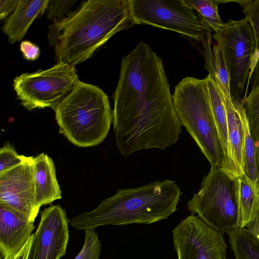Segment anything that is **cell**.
I'll return each mask as SVG.
<instances>
[{"instance_id":"6da1fadb","label":"cell","mask_w":259,"mask_h":259,"mask_svg":"<svg viewBox=\"0 0 259 259\" xmlns=\"http://www.w3.org/2000/svg\"><path fill=\"white\" fill-rule=\"evenodd\" d=\"M113 101L115 138L127 149L161 148L181 133L162 60L144 42L122 58Z\"/></svg>"},{"instance_id":"7a4b0ae2","label":"cell","mask_w":259,"mask_h":259,"mask_svg":"<svg viewBox=\"0 0 259 259\" xmlns=\"http://www.w3.org/2000/svg\"><path fill=\"white\" fill-rule=\"evenodd\" d=\"M128 0H89L49 26L57 63L72 66L90 58L115 33L135 25Z\"/></svg>"},{"instance_id":"3957f363","label":"cell","mask_w":259,"mask_h":259,"mask_svg":"<svg viewBox=\"0 0 259 259\" xmlns=\"http://www.w3.org/2000/svg\"><path fill=\"white\" fill-rule=\"evenodd\" d=\"M182 195L181 188L169 179L119 189L93 210L69 220V224L75 229L85 231L105 225L155 223L177 210Z\"/></svg>"},{"instance_id":"277c9868","label":"cell","mask_w":259,"mask_h":259,"mask_svg":"<svg viewBox=\"0 0 259 259\" xmlns=\"http://www.w3.org/2000/svg\"><path fill=\"white\" fill-rule=\"evenodd\" d=\"M54 110L60 133L79 147L101 143L113 121L106 94L98 87L79 80Z\"/></svg>"},{"instance_id":"5b68a950","label":"cell","mask_w":259,"mask_h":259,"mask_svg":"<svg viewBox=\"0 0 259 259\" xmlns=\"http://www.w3.org/2000/svg\"><path fill=\"white\" fill-rule=\"evenodd\" d=\"M172 100L182 125L211 168H222L231 173L213 117L205 78H184L175 87Z\"/></svg>"},{"instance_id":"8992f818","label":"cell","mask_w":259,"mask_h":259,"mask_svg":"<svg viewBox=\"0 0 259 259\" xmlns=\"http://www.w3.org/2000/svg\"><path fill=\"white\" fill-rule=\"evenodd\" d=\"M191 214L212 229L227 234L241 227L238 178L225 169L211 168L198 192L188 202Z\"/></svg>"},{"instance_id":"52a82bcc","label":"cell","mask_w":259,"mask_h":259,"mask_svg":"<svg viewBox=\"0 0 259 259\" xmlns=\"http://www.w3.org/2000/svg\"><path fill=\"white\" fill-rule=\"evenodd\" d=\"M78 80L74 66L57 63L48 69L16 77L13 88L21 105L27 110L46 107L54 110Z\"/></svg>"},{"instance_id":"ba28073f","label":"cell","mask_w":259,"mask_h":259,"mask_svg":"<svg viewBox=\"0 0 259 259\" xmlns=\"http://www.w3.org/2000/svg\"><path fill=\"white\" fill-rule=\"evenodd\" d=\"M135 24L175 31L197 41L211 33L185 0H128Z\"/></svg>"},{"instance_id":"9c48e42d","label":"cell","mask_w":259,"mask_h":259,"mask_svg":"<svg viewBox=\"0 0 259 259\" xmlns=\"http://www.w3.org/2000/svg\"><path fill=\"white\" fill-rule=\"evenodd\" d=\"M213 38L222 49L230 75L232 98L242 101L255 43L250 24L245 17L224 23Z\"/></svg>"},{"instance_id":"30bf717a","label":"cell","mask_w":259,"mask_h":259,"mask_svg":"<svg viewBox=\"0 0 259 259\" xmlns=\"http://www.w3.org/2000/svg\"><path fill=\"white\" fill-rule=\"evenodd\" d=\"M224 233L191 214L172 230L178 259H228Z\"/></svg>"},{"instance_id":"8fae6325","label":"cell","mask_w":259,"mask_h":259,"mask_svg":"<svg viewBox=\"0 0 259 259\" xmlns=\"http://www.w3.org/2000/svg\"><path fill=\"white\" fill-rule=\"evenodd\" d=\"M0 203L34 223L40 207L36 198L34 157L0 174Z\"/></svg>"},{"instance_id":"7c38bea8","label":"cell","mask_w":259,"mask_h":259,"mask_svg":"<svg viewBox=\"0 0 259 259\" xmlns=\"http://www.w3.org/2000/svg\"><path fill=\"white\" fill-rule=\"evenodd\" d=\"M69 220L59 205L40 212V219L27 259H60L64 256L69 241Z\"/></svg>"},{"instance_id":"4fadbf2b","label":"cell","mask_w":259,"mask_h":259,"mask_svg":"<svg viewBox=\"0 0 259 259\" xmlns=\"http://www.w3.org/2000/svg\"><path fill=\"white\" fill-rule=\"evenodd\" d=\"M34 223L0 203V252L3 258L18 252L31 237Z\"/></svg>"},{"instance_id":"5bb4252c","label":"cell","mask_w":259,"mask_h":259,"mask_svg":"<svg viewBox=\"0 0 259 259\" xmlns=\"http://www.w3.org/2000/svg\"><path fill=\"white\" fill-rule=\"evenodd\" d=\"M221 93L227 114L228 158L230 171L232 175L238 177L245 174L242 124L232 97L222 92Z\"/></svg>"},{"instance_id":"9a60e30c","label":"cell","mask_w":259,"mask_h":259,"mask_svg":"<svg viewBox=\"0 0 259 259\" xmlns=\"http://www.w3.org/2000/svg\"><path fill=\"white\" fill-rule=\"evenodd\" d=\"M49 0H19L2 30L11 44L21 40L34 20L46 10Z\"/></svg>"},{"instance_id":"2e32d148","label":"cell","mask_w":259,"mask_h":259,"mask_svg":"<svg viewBox=\"0 0 259 259\" xmlns=\"http://www.w3.org/2000/svg\"><path fill=\"white\" fill-rule=\"evenodd\" d=\"M36 198L38 205L51 204L62 198L52 159L42 153L34 157Z\"/></svg>"},{"instance_id":"e0dca14e","label":"cell","mask_w":259,"mask_h":259,"mask_svg":"<svg viewBox=\"0 0 259 259\" xmlns=\"http://www.w3.org/2000/svg\"><path fill=\"white\" fill-rule=\"evenodd\" d=\"M205 78L219 135L229 163L227 114L222 96L217 84L210 75L208 74Z\"/></svg>"},{"instance_id":"ac0fdd59","label":"cell","mask_w":259,"mask_h":259,"mask_svg":"<svg viewBox=\"0 0 259 259\" xmlns=\"http://www.w3.org/2000/svg\"><path fill=\"white\" fill-rule=\"evenodd\" d=\"M232 99L240 118L243 130L245 173L252 181L257 183L258 171L256 149L249 129L244 107L241 100L232 98Z\"/></svg>"},{"instance_id":"d6986e66","label":"cell","mask_w":259,"mask_h":259,"mask_svg":"<svg viewBox=\"0 0 259 259\" xmlns=\"http://www.w3.org/2000/svg\"><path fill=\"white\" fill-rule=\"evenodd\" d=\"M228 234L236 259H259V241L245 228L238 227Z\"/></svg>"},{"instance_id":"ffe728a7","label":"cell","mask_w":259,"mask_h":259,"mask_svg":"<svg viewBox=\"0 0 259 259\" xmlns=\"http://www.w3.org/2000/svg\"><path fill=\"white\" fill-rule=\"evenodd\" d=\"M238 178L241 227L244 228L259 208L256 183L244 174Z\"/></svg>"},{"instance_id":"44dd1931","label":"cell","mask_w":259,"mask_h":259,"mask_svg":"<svg viewBox=\"0 0 259 259\" xmlns=\"http://www.w3.org/2000/svg\"><path fill=\"white\" fill-rule=\"evenodd\" d=\"M195 12L201 24L211 32L219 31L224 23L219 14V0H185Z\"/></svg>"},{"instance_id":"7402d4cb","label":"cell","mask_w":259,"mask_h":259,"mask_svg":"<svg viewBox=\"0 0 259 259\" xmlns=\"http://www.w3.org/2000/svg\"><path fill=\"white\" fill-rule=\"evenodd\" d=\"M247 119L250 133L253 139L256 154L259 156V82L241 101Z\"/></svg>"},{"instance_id":"603a6c76","label":"cell","mask_w":259,"mask_h":259,"mask_svg":"<svg viewBox=\"0 0 259 259\" xmlns=\"http://www.w3.org/2000/svg\"><path fill=\"white\" fill-rule=\"evenodd\" d=\"M212 52L214 56V72L211 75H209L216 83L221 92L232 97L230 92V75L222 49L217 44L213 45Z\"/></svg>"},{"instance_id":"cb8c5ba5","label":"cell","mask_w":259,"mask_h":259,"mask_svg":"<svg viewBox=\"0 0 259 259\" xmlns=\"http://www.w3.org/2000/svg\"><path fill=\"white\" fill-rule=\"evenodd\" d=\"M83 245L74 259H100L101 244L98 234L94 229L84 231Z\"/></svg>"},{"instance_id":"d4e9b609","label":"cell","mask_w":259,"mask_h":259,"mask_svg":"<svg viewBox=\"0 0 259 259\" xmlns=\"http://www.w3.org/2000/svg\"><path fill=\"white\" fill-rule=\"evenodd\" d=\"M243 8L245 18L252 29L255 39V51L259 49V0L235 1Z\"/></svg>"},{"instance_id":"484cf974","label":"cell","mask_w":259,"mask_h":259,"mask_svg":"<svg viewBox=\"0 0 259 259\" xmlns=\"http://www.w3.org/2000/svg\"><path fill=\"white\" fill-rule=\"evenodd\" d=\"M26 157L19 155L10 143L5 144L0 149V174L20 164Z\"/></svg>"},{"instance_id":"4316f807","label":"cell","mask_w":259,"mask_h":259,"mask_svg":"<svg viewBox=\"0 0 259 259\" xmlns=\"http://www.w3.org/2000/svg\"><path fill=\"white\" fill-rule=\"evenodd\" d=\"M76 1L49 0L45 10L46 16L53 22L58 21L65 17L68 14Z\"/></svg>"},{"instance_id":"83f0119b","label":"cell","mask_w":259,"mask_h":259,"mask_svg":"<svg viewBox=\"0 0 259 259\" xmlns=\"http://www.w3.org/2000/svg\"><path fill=\"white\" fill-rule=\"evenodd\" d=\"M20 50L24 58L29 61L36 60L40 54V49L35 44L24 40L21 42Z\"/></svg>"},{"instance_id":"f1b7e54d","label":"cell","mask_w":259,"mask_h":259,"mask_svg":"<svg viewBox=\"0 0 259 259\" xmlns=\"http://www.w3.org/2000/svg\"><path fill=\"white\" fill-rule=\"evenodd\" d=\"M19 0L0 1V19L5 18L15 10Z\"/></svg>"},{"instance_id":"f546056e","label":"cell","mask_w":259,"mask_h":259,"mask_svg":"<svg viewBox=\"0 0 259 259\" xmlns=\"http://www.w3.org/2000/svg\"><path fill=\"white\" fill-rule=\"evenodd\" d=\"M244 228L259 241V208L255 212Z\"/></svg>"},{"instance_id":"4dcf8cb0","label":"cell","mask_w":259,"mask_h":259,"mask_svg":"<svg viewBox=\"0 0 259 259\" xmlns=\"http://www.w3.org/2000/svg\"><path fill=\"white\" fill-rule=\"evenodd\" d=\"M33 235L32 234L24 246L18 252L3 259H27L32 243Z\"/></svg>"},{"instance_id":"1f68e13d","label":"cell","mask_w":259,"mask_h":259,"mask_svg":"<svg viewBox=\"0 0 259 259\" xmlns=\"http://www.w3.org/2000/svg\"><path fill=\"white\" fill-rule=\"evenodd\" d=\"M258 62H259V49L254 51V52L252 55V57L251 58V63H250V69H249V72L248 77V79H247V87H246L247 89L246 90V91L245 92L244 95L243 97L246 96L247 90L249 87V84L250 82L251 75H252V74L254 70V69Z\"/></svg>"},{"instance_id":"d6a6232c","label":"cell","mask_w":259,"mask_h":259,"mask_svg":"<svg viewBox=\"0 0 259 259\" xmlns=\"http://www.w3.org/2000/svg\"><path fill=\"white\" fill-rule=\"evenodd\" d=\"M257 187V196H258V203L259 206V183L256 184Z\"/></svg>"},{"instance_id":"836d02e7","label":"cell","mask_w":259,"mask_h":259,"mask_svg":"<svg viewBox=\"0 0 259 259\" xmlns=\"http://www.w3.org/2000/svg\"><path fill=\"white\" fill-rule=\"evenodd\" d=\"M257 167H258V179H257V181L256 184L259 183V160L257 161Z\"/></svg>"}]
</instances>
